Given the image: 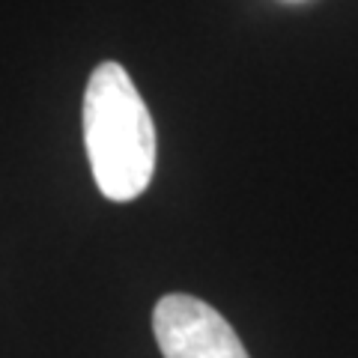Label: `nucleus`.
<instances>
[{
    "instance_id": "2",
    "label": "nucleus",
    "mask_w": 358,
    "mask_h": 358,
    "mask_svg": "<svg viewBox=\"0 0 358 358\" xmlns=\"http://www.w3.org/2000/svg\"><path fill=\"white\" fill-rule=\"evenodd\" d=\"M152 334L164 358H251L236 329L203 299L188 293L159 299Z\"/></svg>"
},
{
    "instance_id": "1",
    "label": "nucleus",
    "mask_w": 358,
    "mask_h": 358,
    "mask_svg": "<svg viewBox=\"0 0 358 358\" xmlns=\"http://www.w3.org/2000/svg\"><path fill=\"white\" fill-rule=\"evenodd\" d=\"M84 143L96 185L126 203L150 188L155 173V126L147 102L120 63H99L84 90Z\"/></svg>"
}]
</instances>
